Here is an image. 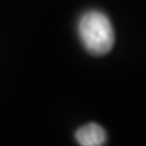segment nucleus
<instances>
[{
	"mask_svg": "<svg viewBox=\"0 0 146 146\" xmlns=\"http://www.w3.org/2000/svg\"><path fill=\"white\" fill-rule=\"evenodd\" d=\"M78 35L85 51L102 57L109 54L115 43V30L102 11H87L78 24Z\"/></svg>",
	"mask_w": 146,
	"mask_h": 146,
	"instance_id": "f257e3e1",
	"label": "nucleus"
},
{
	"mask_svg": "<svg viewBox=\"0 0 146 146\" xmlns=\"http://www.w3.org/2000/svg\"><path fill=\"white\" fill-rule=\"evenodd\" d=\"M75 139L81 146H103L108 140L104 128L96 122H90L78 128L75 133Z\"/></svg>",
	"mask_w": 146,
	"mask_h": 146,
	"instance_id": "f03ea898",
	"label": "nucleus"
}]
</instances>
